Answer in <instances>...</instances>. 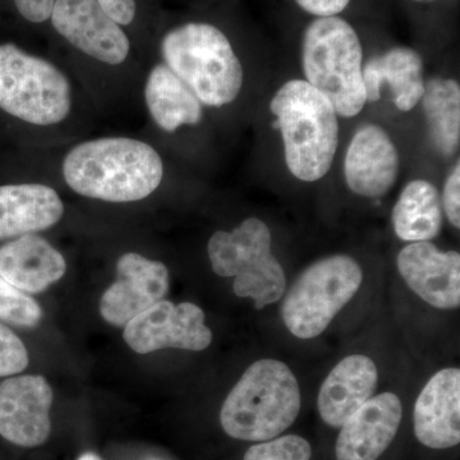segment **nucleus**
<instances>
[{
	"label": "nucleus",
	"mask_w": 460,
	"mask_h": 460,
	"mask_svg": "<svg viewBox=\"0 0 460 460\" xmlns=\"http://www.w3.org/2000/svg\"><path fill=\"white\" fill-rule=\"evenodd\" d=\"M164 165L155 148L126 137L83 142L63 162V177L75 192L108 202L140 201L162 183Z\"/></svg>",
	"instance_id": "f257e3e1"
},
{
	"label": "nucleus",
	"mask_w": 460,
	"mask_h": 460,
	"mask_svg": "<svg viewBox=\"0 0 460 460\" xmlns=\"http://www.w3.org/2000/svg\"><path fill=\"white\" fill-rule=\"evenodd\" d=\"M270 111L289 172L304 181L325 177L339 145L338 114L332 102L307 81L290 80L275 93Z\"/></svg>",
	"instance_id": "f03ea898"
},
{
	"label": "nucleus",
	"mask_w": 460,
	"mask_h": 460,
	"mask_svg": "<svg viewBox=\"0 0 460 460\" xmlns=\"http://www.w3.org/2000/svg\"><path fill=\"white\" fill-rule=\"evenodd\" d=\"M301 389L292 370L278 359L256 361L226 396L220 423L230 438L263 443L295 423Z\"/></svg>",
	"instance_id": "7ed1b4c3"
},
{
	"label": "nucleus",
	"mask_w": 460,
	"mask_h": 460,
	"mask_svg": "<svg viewBox=\"0 0 460 460\" xmlns=\"http://www.w3.org/2000/svg\"><path fill=\"white\" fill-rule=\"evenodd\" d=\"M305 81L332 102L337 114L358 115L365 108L363 51L358 35L343 18L317 17L302 41Z\"/></svg>",
	"instance_id": "20e7f679"
},
{
	"label": "nucleus",
	"mask_w": 460,
	"mask_h": 460,
	"mask_svg": "<svg viewBox=\"0 0 460 460\" xmlns=\"http://www.w3.org/2000/svg\"><path fill=\"white\" fill-rule=\"evenodd\" d=\"M162 54L201 104L222 108L241 93L243 68L217 27L192 22L172 29L163 39Z\"/></svg>",
	"instance_id": "39448f33"
},
{
	"label": "nucleus",
	"mask_w": 460,
	"mask_h": 460,
	"mask_svg": "<svg viewBox=\"0 0 460 460\" xmlns=\"http://www.w3.org/2000/svg\"><path fill=\"white\" fill-rule=\"evenodd\" d=\"M208 253L215 274L235 277V295L253 299L257 310L286 295V272L272 256L270 230L257 217H248L232 232L214 233Z\"/></svg>",
	"instance_id": "423d86ee"
},
{
	"label": "nucleus",
	"mask_w": 460,
	"mask_h": 460,
	"mask_svg": "<svg viewBox=\"0 0 460 460\" xmlns=\"http://www.w3.org/2000/svg\"><path fill=\"white\" fill-rule=\"evenodd\" d=\"M363 272L350 256L321 259L308 266L284 296L281 317L299 339L323 334L362 286Z\"/></svg>",
	"instance_id": "0eeeda50"
},
{
	"label": "nucleus",
	"mask_w": 460,
	"mask_h": 460,
	"mask_svg": "<svg viewBox=\"0 0 460 460\" xmlns=\"http://www.w3.org/2000/svg\"><path fill=\"white\" fill-rule=\"evenodd\" d=\"M71 108V84L62 71L14 44L0 45V109L23 122L51 126Z\"/></svg>",
	"instance_id": "6e6552de"
},
{
	"label": "nucleus",
	"mask_w": 460,
	"mask_h": 460,
	"mask_svg": "<svg viewBox=\"0 0 460 460\" xmlns=\"http://www.w3.org/2000/svg\"><path fill=\"white\" fill-rule=\"evenodd\" d=\"M124 341L138 354L165 348L201 352L213 341V332L205 323L199 305L183 302H157L124 326Z\"/></svg>",
	"instance_id": "1a4fd4ad"
},
{
	"label": "nucleus",
	"mask_w": 460,
	"mask_h": 460,
	"mask_svg": "<svg viewBox=\"0 0 460 460\" xmlns=\"http://www.w3.org/2000/svg\"><path fill=\"white\" fill-rule=\"evenodd\" d=\"M53 390L39 375L14 376L0 383V435L22 447L47 443L51 432Z\"/></svg>",
	"instance_id": "9d476101"
},
{
	"label": "nucleus",
	"mask_w": 460,
	"mask_h": 460,
	"mask_svg": "<svg viewBox=\"0 0 460 460\" xmlns=\"http://www.w3.org/2000/svg\"><path fill=\"white\" fill-rule=\"evenodd\" d=\"M169 292V271L164 263L140 253H126L118 260L117 279L100 301V314L111 325L124 328Z\"/></svg>",
	"instance_id": "9b49d317"
},
{
	"label": "nucleus",
	"mask_w": 460,
	"mask_h": 460,
	"mask_svg": "<svg viewBox=\"0 0 460 460\" xmlns=\"http://www.w3.org/2000/svg\"><path fill=\"white\" fill-rule=\"evenodd\" d=\"M51 22L78 50L107 65L127 59L129 40L96 0H56Z\"/></svg>",
	"instance_id": "f8f14e48"
},
{
	"label": "nucleus",
	"mask_w": 460,
	"mask_h": 460,
	"mask_svg": "<svg viewBox=\"0 0 460 460\" xmlns=\"http://www.w3.org/2000/svg\"><path fill=\"white\" fill-rule=\"evenodd\" d=\"M396 265L408 287L432 307L440 310L459 307L458 252H443L429 242H413L399 252Z\"/></svg>",
	"instance_id": "ddd939ff"
},
{
	"label": "nucleus",
	"mask_w": 460,
	"mask_h": 460,
	"mask_svg": "<svg viewBox=\"0 0 460 460\" xmlns=\"http://www.w3.org/2000/svg\"><path fill=\"white\" fill-rule=\"evenodd\" d=\"M398 172V150L385 129L376 124L359 128L344 160V177L349 190L362 198H383L394 186Z\"/></svg>",
	"instance_id": "4468645a"
},
{
	"label": "nucleus",
	"mask_w": 460,
	"mask_h": 460,
	"mask_svg": "<svg viewBox=\"0 0 460 460\" xmlns=\"http://www.w3.org/2000/svg\"><path fill=\"white\" fill-rule=\"evenodd\" d=\"M402 417L401 399L383 393L345 420L338 436V460H377L394 440Z\"/></svg>",
	"instance_id": "2eb2a0df"
},
{
	"label": "nucleus",
	"mask_w": 460,
	"mask_h": 460,
	"mask_svg": "<svg viewBox=\"0 0 460 460\" xmlns=\"http://www.w3.org/2000/svg\"><path fill=\"white\" fill-rule=\"evenodd\" d=\"M414 434L431 449H449L460 443V370L444 368L434 375L417 398Z\"/></svg>",
	"instance_id": "dca6fc26"
},
{
	"label": "nucleus",
	"mask_w": 460,
	"mask_h": 460,
	"mask_svg": "<svg viewBox=\"0 0 460 460\" xmlns=\"http://www.w3.org/2000/svg\"><path fill=\"white\" fill-rule=\"evenodd\" d=\"M377 367L362 354L345 357L323 381L317 398L321 420L332 428L345 420L372 398L377 385Z\"/></svg>",
	"instance_id": "f3484780"
},
{
	"label": "nucleus",
	"mask_w": 460,
	"mask_h": 460,
	"mask_svg": "<svg viewBox=\"0 0 460 460\" xmlns=\"http://www.w3.org/2000/svg\"><path fill=\"white\" fill-rule=\"evenodd\" d=\"M66 270L62 253L39 235H21L0 247V277L22 292H44L62 279Z\"/></svg>",
	"instance_id": "a211bd4d"
},
{
	"label": "nucleus",
	"mask_w": 460,
	"mask_h": 460,
	"mask_svg": "<svg viewBox=\"0 0 460 460\" xmlns=\"http://www.w3.org/2000/svg\"><path fill=\"white\" fill-rule=\"evenodd\" d=\"M63 214L62 199L50 187L36 183L0 186V239L49 229Z\"/></svg>",
	"instance_id": "6ab92c4d"
},
{
	"label": "nucleus",
	"mask_w": 460,
	"mask_h": 460,
	"mask_svg": "<svg viewBox=\"0 0 460 460\" xmlns=\"http://www.w3.org/2000/svg\"><path fill=\"white\" fill-rule=\"evenodd\" d=\"M367 102L381 99V87L389 84L395 107L410 111L419 105L425 91L423 60L416 50L407 47L393 48L381 56L371 58L362 68Z\"/></svg>",
	"instance_id": "aec40b11"
},
{
	"label": "nucleus",
	"mask_w": 460,
	"mask_h": 460,
	"mask_svg": "<svg viewBox=\"0 0 460 460\" xmlns=\"http://www.w3.org/2000/svg\"><path fill=\"white\" fill-rule=\"evenodd\" d=\"M145 99L151 117L166 132L201 122V102L166 65H157L151 69Z\"/></svg>",
	"instance_id": "412c9836"
},
{
	"label": "nucleus",
	"mask_w": 460,
	"mask_h": 460,
	"mask_svg": "<svg viewBox=\"0 0 460 460\" xmlns=\"http://www.w3.org/2000/svg\"><path fill=\"white\" fill-rule=\"evenodd\" d=\"M395 234L405 242H429L443 229L441 196L428 181H411L402 190L393 208Z\"/></svg>",
	"instance_id": "4be33fe9"
},
{
	"label": "nucleus",
	"mask_w": 460,
	"mask_h": 460,
	"mask_svg": "<svg viewBox=\"0 0 460 460\" xmlns=\"http://www.w3.org/2000/svg\"><path fill=\"white\" fill-rule=\"evenodd\" d=\"M429 137L445 157L456 155L460 142V87L450 78H431L425 83L422 99Z\"/></svg>",
	"instance_id": "5701e85b"
},
{
	"label": "nucleus",
	"mask_w": 460,
	"mask_h": 460,
	"mask_svg": "<svg viewBox=\"0 0 460 460\" xmlns=\"http://www.w3.org/2000/svg\"><path fill=\"white\" fill-rule=\"evenodd\" d=\"M0 320L22 328H35L42 320L40 305L0 277Z\"/></svg>",
	"instance_id": "b1692460"
},
{
	"label": "nucleus",
	"mask_w": 460,
	"mask_h": 460,
	"mask_svg": "<svg viewBox=\"0 0 460 460\" xmlns=\"http://www.w3.org/2000/svg\"><path fill=\"white\" fill-rule=\"evenodd\" d=\"M313 447L305 438L296 435L263 441L247 450L243 460H311Z\"/></svg>",
	"instance_id": "393cba45"
},
{
	"label": "nucleus",
	"mask_w": 460,
	"mask_h": 460,
	"mask_svg": "<svg viewBox=\"0 0 460 460\" xmlns=\"http://www.w3.org/2000/svg\"><path fill=\"white\" fill-rule=\"evenodd\" d=\"M29 366L25 344L7 326L0 323V377L14 376Z\"/></svg>",
	"instance_id": "a878e982"
},
{
	"label": "nucleus",
	"mask_w": 460,
	"mask_h": 460,
	"mask_svg": "<svg viewBox=\"0 0 460 460\" xmlns=\"http://www.w3.org/2000/svg\"><path fill=\"white\" fill-rule=\"evenodd\" d=\"M443 210L447 215V220L460 228V164L454 166L452 172L447 177V183L444 186L443 198H441Z\"/></svg>",
	"instance_id": "bb28decb"
},
{
	"label": "nucleus",
	"mask_w": 460,
	"mask_h": 460,
	"mask_svg": "<svg viewBox=\"0 0 460 460\" xmlns=\"http://www.w3.org/2000/svg\"><path fill=\"white\" fill-rule=\"evenodd\" d=\"M56 0H14L21 16L33 23L49 20Z\"/></svg>",
	"instance_id": "cd10ccee"
},
{
	"label": "nucleus",
	"mask_w": 460,
	"mask_h": 460,
	"mask_svg": "<svg viewBox=\"0 0 460 460\" xmlns=\"http://www.w3.org/2000/svg\"><path fill=\"white\" fill-rule=\"evenodd\" d=\"M96 2L118 25H129L136 16L135 0H96Z\"/></svg>",
	"instance_id": "c85d7f7f"
},
{
	"label": "nucleus",
	"mask_w": 460,
	"mask_h": 460,
	"mask_svg": "<svg viewBox=\"0 0 460 460\" xmlns=\"http://www.w3.org/2000/svg\"><path fill=\"white\" fill-rule=\"evenodd\" d=\"M307 13L317 17H332L341 13L350 0H296Z\"/></svg>",
	"instance_id": "c756f323"
},
{
	"label": "nucleus",
	"mask_w": 460,
	"mask_h": 460,
	"mask_svg": "<svg viewBox=\"0 0 460 460\" xmlns=\"http://www.w3.org/2000/svg\"><path fill=\"white\" fill-rule=\"evenodd\" d=\"M77 460H102V459L100 458L99 456H96L95 453L87 452V453H84L83 456H81L80 458H78Z\"/></svg>",
	"instance_id": "7c9ffc66"
},
{
	"label": "nucleus",
	"mask_w": 460,
	"mask_h": 460,
	"mask_svg": "<svg viewBox=\"0 0 460 460\" xmlns=\"http://www.w3.org/2000/svg\"><path fill=\"white\" fill-rule=\"evenodd\" d=\"M414 2L428 3V2H435V0H414Z\"/></svg>",
	"instance_id": "2f4dec72"
}]
</instances>
